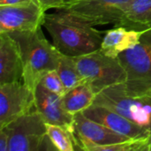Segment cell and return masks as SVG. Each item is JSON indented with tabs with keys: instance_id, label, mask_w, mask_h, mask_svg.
Here are the masks:
<instances>
[{
	"instance_id": "obj_1",
	"label": "cell",
	"mask_w": 151,
	"mask_h": 151,
	"mask_svg": "<svg viewBox=\"0 0 151 151\" xmlns=\"http://www.w3.org/2000/svg\"><path fill=\"white\" fill-rule=\"evenodd\" d=\"M42 26L50 33L54 46L63 55L79 57L101 48L104 32L80 21L62 10L45 14Z\"/></svg>"
},
{
	"instance_id": "obj_2",
	"label": "cell",
	"mask_w": 151,
	"mask_h": 151,
	"mask_svg": "<svg viewBox=\"0 0 151 151\" xmlns=\"http://www.w3.org/2000/svg\"><path fill=\"white\" fill-rule=\"evenodd\" d=\"M19 44L23 63V82L35 92L42 75L57 70L61 53L45 38L42 27L33 32L8 34Z\"/></svg>"
},
{
	"instance_id": "obj_3",
	"label": "cell",
	"mask_w": 151,
	"mask_h": 151,
	"mask_svg": "<svg viewBox=\"0 0 151 151\" xmlns=\"http://www.w3.org/2000/svg\"><path fill=\"white\" fill-rule=\"evenodd\" d=\"M127 73L120 83L125 94L140 96L151 92V28L144 31L140 42L117 58Z\"/></svg>"
},
{
	"instance_id": "obj_4",
	"label": "cell",
	"mask_w": 151,
	"mask_h": 151,
	"mask_svg": "<svg viewBox=\"0 0 151 151\" xmlns=\"http://www.w3.org/2000/svg\"><path fill=\"white\" fill-rule=\"evenodd\" d=\"M73 58L83 81L96 95L107 88L124 83L127 80L126 71L119 59L106 56L100 49Z\"/></svg>"
},
{
	"instance_id": "obj_5",
	"label": "cell",
	"mask_w": 151,
	"mask_h": 151,
	"mask_svg": "<svg viewBox=\"0 0 151 151\" xmlns=\"http://www.w3.org/2000/svg\"><path fill=\"white\" fill-rule=\"evenodd\" d=\"M94 104L118 111L151 133V92L140 96H130L118 84L97 94Z\"/></svg>"
},
{
	"instance_id": "obj_6",
	"label": "cell",
	"mask_w": 151,
	"mask_h": 151,
	"mask_svg": "<svg viewBox=\"0 0 151 151\" xmlns=\"http://www.w3.org/2000/svg\"><path fill=\"white\" fill-rule=\"evenodd\" d=\"M4 127L10 136L8 151L39 150L48 138L46 123L35 108Z\"/></svg>"
},
{
	"instance_id": "obj_7",
	"label": "cell",
	"mask_w": 151,
	"mask_h": 151,
	"mask_svg": "<svg viewBox=\"0 0 151 151\" xmlns=\"http://www.w3.org/2000/svg\"><path fill=\"white\" fill-rule=\"evenodd\" d=\"M133 0H84L62 10L92 27L115 25Z\"/></svg>"
},
{
	"instance_id": "obj_8",
	"label": "cell",
	"mask_w": 151,
	"mask_h": 151,
	"mask_svg": "<svg viewBox=\"0 0 151 151\" xmlns=\"http://www.w3.org/2000/svg\"><path fill=\"white\" fill-rule=\"evenodd\" d=\"M35 108V93L23 81L0 84V127Z\"/></svg>"
},
{
	"instance_id": "obj_9",
	"label": "cell",
	"mask_w": 151,
	"mask_h": 151,
	"mask_svg": "<svg viewBox=\"0 0 151 151\" xmlns=\"http://www.w3.org/2000/svg\"><path fill=\"white\" fill-rule=\"evenodd\" d=\"M74 135L77 148L86 151H96L97 148L131 139L90 119L82 112L74 115Z\"/></svg>"
},
{
	"instance_id": "obj_10",
	"label": "cell",
	"mask_w": 151,
	"mask_h": 151,
	"mask_svg": "<svg viewBox=\"0 0 151 151\" xmlns=\"http://www.w3.org/2000/svg\"><path fill=\"white\" fill-rule=\"evenodd\" d=\"M45 14L36 2L0 6V33L33 32L43 25Z\"/></svg>"
},
{
	"instance_id": "obj_11",
	"label": "cell",
	"mask_w": 151,
	"mask_h": 151,
	"mask_svg": "<svg viewBox=\"0 0 151 151\" xmlns=\"http://www.w3.org/2000/svg\"><path fill=\"white\" fill-rule=\"evenodd\" d=\"M82 113L90 119L95 120L126 137L131 139L151 137L150 132L106 106L93 104L82 111Z\"/></svg>"
},
{
	"instance_id": "obj_12",
	"label": "cell",
	"mask_w": 151,
	"mask_h": 151,
	"mask_svg": "<svg viewBox=\"0 0 151 151\" xmlns=\"http://www.w3.org/2000/svg\"><path fill=\"white\" fill-rule=\"evenodd\" d=\"M35 108L46 124L65 127L74 134V116L64 108L62 96L47 90L41 83L35 89Z\"/></svg>"
},
{
	"instance_id": "obj_13",
	"label": "cell",
	"mask_w": 151,
	"mask_h": 151,
	"mask_svg": "<svg viewBox=\"0 0 151 151\" xmlns=\"http://www.w3.org/2000/svg\"><path fill=\"white\" fill-rule=\"evenodd\" d=\"M24 63L19 42L0 33V84L23 81Z\"/></svg>"
},
{
	"instance_id": "obj_14",
	"label": "cell",
	"mask_w": 151,
	"mask_h": 151,
	"mask_svg": "<svg viewBox=\"0 0 151 151\" xmlns=\"http://www.w3.org/2000/svg\"><path fill=\"white\" fill-rule=\"evenodd\" d=\"M143 33L144 31L115 27L105 32L100 50L110 58H117L119 54L135 46L140 42Z\"/></svg>"
},
{
	"instance_id": "obj_15",
	"label": "cell",
	"mask_w": 151,
	"mask_h": 151,
	"mask_svg": "<svg viewBox=\"0 0 151 151\" xmlns=\"http://www.w3.org/2000/svg\"><path fill=\"white\" fill-rule=\"evenodd\" d=\"M114 26L137 31L150 29L151 0H133Z\"/></svg>"
},
{
	"instance_id": "obj_16",
	"label": "cell",
	"mask_w": 151,
	"mask_h": 151,
	"mask_svg": "<svg viewBox=\"0 0 151 151\" xmlns=\"http://www.w3.org/2000/svg\"><path fill=\"white\" fill-rule=\"evenodd\" d=\"M96 94L86 82H82L67 90L62 96V103L65 111L75 115L84 111L95 102Z\"/></svg>"
},
{
	"instance_id": "obj_17",
	"label": "cell",
	"mask_w": 151,
	"mask_h": 151,
	"mask_svg": "<svg viewBox=\"0 0 151 151\" xmlns=\"http://www.w3.org/2000/svg\"><path fill=\"white\" fill-rule=\"evenodd\" d=\"M47 137L53 147L60 151H73L77 144L75 135L64 127L46 124Z\"/></svg>"
},
{
	"instance_id": "obj_18",
	"label": "cell",
	"mask_w": 151,
	"mask_h": 151,
	"mask_svg": "<svg viewBox=\"0 0 151 151\" xmlns=\"http://www.w3.org/2000/svg\"><path fill=\"white\" fill-rule=\"evenodd\" d=\"M57 72L66 91L83 82V79L78 70L73 57L62 54L59 59Z\"/></svg>"
},
{
	"instance_id": "obj_19",
	"label": "cell",
	"mask_w": 151,
	"mask_h": 151,
	"mask_svg": "<svg viewBox=\"0 0 151 151\" xmlns=\"http://www.w3.org/2000/svg\"><path fill=\"white\" fill-rule=\"evenodd\" d=\"M39 83H41L47 90L54 94L59 95L61 96L65 95V93L66 92V89L57 70H51V71L45 73L42 75Z\"/></svg>"
},
{
	"instance_id": "obj_20",
	"label": "cell",
	"mask_w": 151,
	"mask_h": 151,
	"mask_svg": "<svg viewBox=\"0 0 151 151\" xmlns=\"http://www.w3.org/2000/svg\"><path fill=\"white\" fill-rule=\"evenodd\" d=\"M40 7L46 12L49 9H62L64 7V0H35Z\"/></svg>"
},
{
	"instance_id": "obj_21",
	"label": "cell",
	"mask_w": 151,
	"mask_h": 151,
	"mask_svg": "<svg viewBox=\"0 0 151 151\" xmlns=\"http://www.w3.org/2000/svg\"><path fill=\"white\" fill-rule=\"evenodd\" d=\"M10 136L5 127H0V151H8Z\"/></svg>"
},
{
	"instance_id": "obj_22",
	"label": "cell",
	"mask_w": 151,
	"mask_h": 151,
	"mask_svg": "<svg viewBox=\"0 0 151 151\" xmlns=\"http://www.w3.org/2000/svg\"><path fill=\"white\" fill-rule=\"evenodd\" d=\"M36 2L35 0H0V6L6 5H23Z\"/></svg>"
},
{
	"instance_id": "obj_23",
	"label": "cell",
	"mask_w": 151,
	"mask_h": 151,
	"mask_svg": "<svg viewBox=\"0 0 151 151\" xmlns=\"http://www.w3.org/2000/svg\"><path fill=\"white\" fill-rule=\"evenodd\" d=\"M81 1H84V0H64V7L63 8H65L68 5H71V4L81 2Z\"/></svg>"
}]
</instances>
